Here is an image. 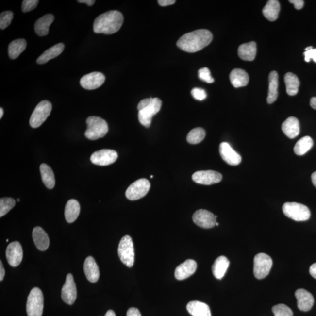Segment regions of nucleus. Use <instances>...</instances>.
<instances>
[{
  "label": "nucleus",
  "mask_w": 316,
  "mask_h": 316,
  "mask_svg": "<svg viewBox=\"0 0 316 316\" xmlns=\"http://www.w3.org/2000/svg\"><path fill=\"white\" fill-rule=\"evenodd\" d=\"M238 53L239 57L244 61H254L257 54V44L253 41L242 44L238 48Z\"/></svg>",
  "instance_id": "nucleus-25"
},
{
  "label": "nucleus",
  "mask_w": 316,
  "mask_h": 316,
  "mask_svg": "<svg viewBox=\"0 0 316 316\" xmlns=\"http://www.w3.org/2000/svg\"><path fill=\"white\" fill-rule=\"evenodd\" d=\"M313 141L310 136H306L297 142L294 147V152L297 155H303L312 149Z\"/></svg>",
  "instance_id": "nucleus-35"
},
{
  "label": "nucleus",
  "mask_w": 316,
  "mask_h": 316,
  "mask_svg": "<svg viewBox=\"0 0 316 316\" xmlns=\"http://www.w3.org/2000/svg\"><path fill=\"white\" fill-rule=\"evenodd\" d=\"M284 83L286 86V92L289 96L297 95L300 86V81L298 76L291 72L284 75Z\"/></svg>",
  "instance_id": "nucleus-32"
},
{
  "label": "nucleus",
  "mask_w": 316,
  "mask_h": 316,
  "mask_svg": "<svg viewBox=\"0 0 316 316\" xmlns=\"http://www.w3.org/2000/svg\"><path fill=\"white\" fill-rule=\"evenodd\" d=\"M150 184L146 179H140L133 182L128 187L125 196L130 200H137L149 193Z\"/></svg>",
  "instance_id": "nucleus-10"
},
{
  "label": "nucleus",
  "mask_w": 316,
  "mask_h": 316,
  "mask_svg": "<svg viewBox=\"0 0 316 316\" xmlns=\"http://www.w3.org/2000/svg\"><path fill=\"white\" fill-rule=\"evenodd\" d=\"M213 35L207 30H198L184 34L179 39L177 46L182 50L195 53L203 50L212 42Z\"/></svg>",
  "instance_id": "nucleus-1"
},
{
  "label": "nucleus",
  "mask_w": 316,
  "mask_h": 316,
  "mask_svg": "<svg viewBox=\"0 0 316 316\" xmlns=\"http://www.w3.org/2000/svg\"><path fill=\"white\" fill-rule=\"evenodd\" d=\"M6 257L11 266L16 267L21 264L23 257V251L21 244L18 241L13 242L7 247Z\"/></svg>",
  "instance_id": "nucleus-15"
},
{
  "label": "nucleus",
  "mask_w": 316,
  "mask_h": 316,
  "mask_svg": "<svg viewBox=\"0 0 316 316\" xmlns=\"http://www.w3.org/2000/svg\"><path fill=\"white\" fill-rule=\"evenodd\" d=\"M81 206L79 202L75 199H70L67 202L65 209V217L67 223H72L75 221L80 214Z\"/></svg>",
  "instance_id": "nucleus-29"
},
{
  "label": "nucleus",
  "mask_w": 316,
  "mask_h": 316,
  "mask_svg": "<svg viewBox=\"0 0 316 316\" xmlns=\"http://www.w3.org/2000/svg\"><path fill=\"white\" fill-rule=\"evenodd\" d=\"M218 225H219V224H218V223H216V226H218Z\"/></svg>",
  "instance_id": "nucleus-55"
},
{
  "label": "nucleus",
  "mask_w": 316,
  "mask_h": 316,
  "mask_svg": "<svg viewBox=\"0 0 316 316\" xmlns=\"http://www.w3.org/2000/svg\"><path fill=\"white\" fill-rule=\"evenodd\" d=\"M186 309L193 316H212L209 306L201 301H190L187 304Z\"/></svg>",
  "instance_id": "nucleus-24"
},
{
  "label": "nucleus",
  "mask_w": 316,
  "mask_h": 316,
  "mask_svg": "<svg viewBox=\"0 0 316 316\" xmlns=\"http://www.w3.org/2000/svg\"><path fill=\"white\" fill-rule=\"evenodd\" d=\"M199 78L202 81L207 83H212L214 82L215 80L211 76L210 71L207 67L201 68L198 71Z\"/></svg>",
  "instance_id": "nucleus-40"
},
{
  "label": "nucleus",
  "mask_w": 316,
  "mask_h": 316,
  "mask_svg": "<svg viewBox=\"0 0 316 316\" xmlns=\"http://www.w3.org/2000/svg\"><path fill=\"white\" fill-rule=\"evenodd\" d=\"M162 101L159 98L142 100L138 105V119L144 127L149 128L153 116L160 111Z\"/></svg>",
  "instance_id": "nucleus-3"
},
{
  "label": "nucleus",
  "mask_w": 316,
  "mask_h": 316,
  "mask_svg": "<svg viewBox=\"0 0 316 316\" xmlns=\"http://www.w3.org/2000/svg\"><path fill=\"white\" fill-rule=\"evenodd\" d=\"M118 253L122 263L131 267L134 264V247L132 237L125 235L119 242Z\"/></svg>",
  "instance_id": "nucleus-7"
},
{
  "label": "nucleus",
  "mask_w": 316,
  "mask_h": 316,
  "mask_svg": "<svg viewBox=\"0 0 316 316\" xmlns=\"http://www.w3.org/2000/svg\"><path fill=\"white\" fill-rule=\"evenodd\" d=\"M273 262L268 255L264 253L255 255L254 260V274L258 280H262L269 275Z\"/></svg>",
  "instance_id": "nucleus-9"
},
{
  "label": "nucleus",
  "mask_w": 316,
  "mask_h": 316,
  "mask_svg": "<svg viewBox=\"0 0 316 316\" xmlns=\"http://www.w3.org/2000/svg\"><path fill=\"white\" fill-rule=\"evenodd\" d=\"M38 2V0H24L22 4V11L24 13H28L35 9Z\"/></svg>",
  "instance_id": "nucleus-41"
},
{
  "label": "nucleus",
  "mask_w": 316,
  "mask_h": 316,
  "mask_svg": "<svg viewBox=\"0 0 316 316\" xmlns=\"http://www.w3.org/2000/svg\"><path fill=\"white\" fill-rule=\"evenodd\" d=\"M223 176L221 173L214 170H201L192 175L193 181L196 183L211 185L219 183Z\"/></svg>",
  "instance_id": "nucleus-12"
},
{
  "label": "nucleus",
  "mask_w": 316,
  "mask_h": 316,
  "mask_svg": "<svg viewBox=\"0 0 316 316\" xmlns=\"http://www.w3.org/2000/svg\"><path fill=\"white\" fill-rule=\"evenodd\" d=\"M205 136H206V132L203 129L200 127L196 128L188 133L187 141L189 144H197L203 140Z\"/></svg>",
  "instance_id": "nucleus-36"
},
{
  "label": "nucleus",
  "mask_w": 316,
  "mask_h": 316,
  "mask_svg": "<svg viewBox=\"0 0 316 316\" xmlns=\"http://www.w3.org/2000/svg\"><path fill=\"white\" fill-rule=\"evenodd\" d=\"M105 77L100 72H92L83 76L80 81L82 87L87 90H95L102 86Z\"/></svg>",
  "instance_id": "nucleus-16"
},
{
  "label": "nucleus",
  "mask_w": 316,
  "mask_h": 316,
  "mask_svg": "<svg viewBox=\"0 0 316 316\" xmlns=\"http://www.w3.org/2000/svg\"><path fill=\"white\" fill-rule=\"evenodd\" d=\"M33 238L37 249L42 251L47 250L50 246V238L46 232L40 227L34 228Z\"/></svg>",
  "instance_id": "nucleus-21"
},
{
  "label": "nucleus",
  "mask_w": 316,
  "mask_h": 316,
  "mask_svg": "<svg viewBox=\"0 0 316 316\" xmlns=\"http://www.w3.org/2000/svg\"><path fill=\"white\" fill-rule=\"evenodd\" d=\"M5 276V269L1 261H0V281L3 280Z\"/></svg>",
  "instance_id": "nucleus-48"
},
{
  "label": "nucleus",
  "mask_w": 316,
  "mask_h": 316,
  "mask_svg": "<svg viewBox=\"0 0 316 316\" xmlns=\"http://www.w3.org/2000/svg\"><path fill=\"white\" fill-rule=\"evenodd\" d=\"M299 309L303 312H308L312 308L315 300L313 295L304 289H298L295 292Z\"/></svg>",
  "instance_id": "nucleus-18"
},
{
  "label": "nucleus",
  "mask_w": 316,
  "mask_h": 316,
  "mask_svg": "<svg viewBox=\"0 0 316 316\" xmlns=\"http://www.w3.org/2000/svg\"><path fill=\"white\" fill-rule=\"evenodd\" d=\"M229 260L224 256H220L216 259L212 266L213 274L215 277L221 280L229 268Z\"/></svg>",
  "instance_id": "nucleus-28"
},
{
  "label": "nucleus",
  "mask_w": 316,
  "mask_h": 316,
  "mask_svg": "<svg viewBox=\"0 0 316 316\" xmlns=\"http://www.w3.org/2000/svg\"><path fill=\"white\" fill-rule=\"evenodd\" d=\"M43 293L38 287H34L28 296L27 312L28 316H42L44 310Z\"/></svg>",
  "instance_id": "nucleus-6"
},
{
  "label": "nucleus",
  "mask_w": 316,
  "mask_h": 316,
  "mask_svg": "<svg viewBox=\"0 0 316 316\" xmlns=\"http://www.w3.org/2000/svg\"><path fill=\"white\" fill-rule=\"evenodd\" d=\"M16 200L13 198H4L0 200V217L7 214V213L15 206Z\"/></svg>",
  "instance_id": "nucleus-37"
},
{
  "label": "nucleus",
  "mask_w": 316,
  "mask_h": 316,
  "mask_svg": "<svg viewBox=\"0 0 316 316\" xmlns=\"http://www.w3.org/2000/svg\"><path fill=\"white\" fill-rule=\"evenodd\" d=\"M312 181L313 185L316 187V172L313 173L312 175Z\"/></svg>",
  "instance_id": "nucleus-51"
},
{
  "label": "nucleus",
  "mask_w": 316,
  "mask_h": 316,
  "mask_svg": "<svg viewBox=\"0 0 316 316\" xmlns=\"http://www.w3.org/2000/svg\"><path fill=\"white\" fill-rule=\"evenodd\" d=\"M191 94L193 98L199 101H203L207 98L206 91L201 89V88H194L192 90Z\"/></svg>",
  "instance_id": "nucleus-42"
},
{
  "label": "nucleus",
  "mask_w": 316,
  "mask_h": 316,
  "mask_svg": "<svg viewBox=\"0 0 316 316\" xmlns=\"http://www.w3.org/2000/svg\"><path fill=\"white\" fill-rule=\"evenodd\" d=\"M17 201L19 202L20 201V199H17Z\"/></svg>",
  "instance_id": "nucleus-56"
},
{
  "label": "nucleus",
  "mask_w": 316,
  "mask_h": 316,
  "mask_svg": "<svg viewBox=\"0 0 316 316\" xmlns=\"http://www.w3.org/2000/svg\"><path fill=\"white\" fill-rule=\"evenodd\" d=\"M27 42L24 39L14 40L8 46V55L11 59H16L26 49Z\"/></svg>",
  "instance_id": "nucleus-34"
},
{
  "label": "nucleus",
  "mask_w": 316,
  "mask_h": 316,
  "mask_svg": "<svg viewBox=\"0 0 316 316\" xmlns=\"http://www.w3.org/2000/svg\"><path fill=\"white\" fill-rule=\"evenodd\" d=\"M219 151L222 159L227 164L232 166H237L241 162V156L235 151L231 145L227 142H222L219 148Z\"/></svg>",
  "instance_id": "nucleus-17"
},
{
  "label": "nucleus",
  "mask_w": 316,
  "mask_h": 316,
  "mask_svg": "<svg viewBox=\"0 0 316 316\" xmlns=\"http://www.w3.org/2000/svg\"><path fill=\"white\" fill-rule=\"evenodd\" d=\"M281 6L277 0H269L267 2L263 10L264 16L270 21H275L278 18Z\"/></svg>",
  "instance_id": "nucleus-30"
},
{
  "label": "nucleus",
  "mask_w": 316,
  "mask_h": 316,
  "mask_svg": "<svg viewBox=\"0 0 316 316\" xmlns=\"http://www.w3.org/2000/svg\"><path fill=\"white\" fill-rule=\"evenodd\" d=\"M304 55L305 57L304 60H305L306 62H309L312 59L313 61L316 63V49L312 48L311 50L305 51L304 52Z\"/></svg>",
  "instance_id": "nucleus-43"
},
{
  "label": "nucleus",
  "mask_w": 316,
  "mask_h": 316,
  "mask_svg": "<svg viewBox=\"0 0 316 316\" xmlns=\"http://www.w3.org/2000/svg\"><path fill=\"white\" fill-rule=\"evenodd\" d=\"M310 105L313 109L316 110V97L310 99Z\"/></svg>",
  "instance_id": "nucleus-50"
},
{
  "label": "nucleus",
  "mask_w": 316,
  "mask_h": 316,
  "mask_svg": "<svg viewBox=\"0 0 316 316\" xmlns=\"http://www.w3.org/2000/svg\"><path fill=\"white\" fill-rule=\"evenodd\" d=\"M158 2L161 6L166 7L168 6V5L174 4L176 1L175 0H159Z\"/></svg>",
  "instance_id": "nucleus-46"
},
{
  "label": "nucleus",
  "mask_w": 316,
  "mask_h": 316,
  "mask_svg": "<svg viewBox=\"0 0 316 316\" xmlns=\"http://www.w3.org/2000/svg\"><path fill=\"white\" fill-rule=\"evenodd\" d=\"M104 316H116V315L113 310H110L109 311H107L106 314H105Z\"/></svg>",
  "instance_id": "nucleus-52"
},
{
  "label": "nucleus",
  "mask_w": 316,
  "mask_h": 316,
  "mask_svg": "<svg viewBox=\"0 0 316 316\" xmlns=\"http://www.w3.org/2000/svg\"><path fill=\"white\" fill-rule=\"evenodd\" d=\"M197 263L193 260H187L176 267L175 272V278L178 280H184L189 278L196 272Z\"/></svg>",
  "instance_id": "nucleus-19"
},
{
  "label": "nucleus",
  "mask_w": 316,
  "mask_h": 316,
  "mask_svg": "<svg viewBox=\"0 0 316 316\" xmlns=\"http://www.w3.org/2000/svg\"><path fill=\"white\" fill-rule=\"evenodd\" d=\"M272 311L275 316H293V312L288 306L279 304L272 307Z\"/></svg>",
  "instance_id": "nucleus-38"
},
{
  "label": "nucleus",
  "mask_w": 316,
  "mask_h": 316,
  "mask_svg": "<svg viewBox=\"0 0 316 316\" xmlns=\"http://www.w3.org/2000/svg\"><path fill=\"white\" fill-rule=\"evenodd\" d=\"M283 210L286 217L295 221H307L310 217L309 208L305 205L296 203V202H287L284 203L283 207Z\"/></svg>",
  "instance_id": "nucleus-5"
},
{
  "label": "nucleus",
  "mask_w": 316,
  "mask_h": 316,
  "mask_svg": "<svg viewBox=\"0 0 316 316\" xmlns=\"http://www.w3.org/2000/svg\"><path fill=\"white\" fill-rule=\"evenodd\" d=\"M312 48H313L312 47H307V48H306V49H305V51H307V50H311V49H312Z\"/></svg>",
  "instance_id": "nucleus-54"
},
{
  "label": "nucleus",
  "mask_w": 316,
  "mask_h": 316,
  "mask_svg": "<svg viewBox=\"0 0 316 316\" xmlns=\"http://www.w3.org/2000/svg\"><path fill=\"white\" fill-rule=\"evenodd\" d=\"M153 178V176L152 175L150 176V178Z\"/></svg>",
  "instance_id": "nucleus-57"
},
{
  "label": "nucleus",
  "mask_w": 316,
  "mask_h": 316,
  "mask_svg": "<svg viewBox=\"0 0 316 316\" xmlns=\"http://www.w3.org/2000/svg\"><path fill=\"white\" fill-rule=\"evenodd\" d=\"M309 272L310 275L312 276V277L316 280V263L313 264L310 267Z\"/></svg>",
  "instance_id": "nucleus-47"
},
{
  "label": "nucleus",
  "mask_w": 316,
  "mask_h": 316,
  "mask_svg": "<svg viewBox=\"0 0 316 316\" xmlns=\"http://www.w3.org/2000/svg\"><path fill=\"white\" fill-rule=\"evenodd\" d=\"M86 124L87 127L85 136L90 140L104 137L109 131L107 122L99 116H89L86 119Z\"/></svg>",
  "instance_id": "nucleus-4"
},
{
  "label": "nucleus",
  "mask_w": 316,
  "mask_h": 316,
  "mask_svg": "<svg viewBox=\"0 0 316 316\" xmlns=\"http://www.w3.org/2000/svg\"><path fill=\"white\" fill-rule=\"evenodd\" d=\"M127 316H141V314L138 309L132 307L128 310Z\"/></svg>",
  "instance_id": "nucleus-45"
},
{
  "label": "nucleus",
  "mask_w": 316,
  "mask_h": 316,
  "mask_svg": "<svg viewBox=\"0 0 316 316\" xmlns=\"http://www.w3.org/2000/svg\"><path fill=\"white\" fill-rule=\"evenodd\" d=\"M230 79L234 87H244L249 83V76L244 70L235 69L231 72Z\"/></svg>",
  "instance_id": "nucleus-26"
},
{
  "label": "nucleus",
  "mask_w": 316,
  "mask_h": 316,
  "mask_svg": "<svg viewBox=\"0 0 316 316\" xmlns=\"http://www.w3.org/2000/svg\"><path fill=\"white\" fill-rule=\"evenodd\" d=\"M290 3L294 5L295 8L297 10H300L304 6V2L303 0H290Z\"/></svg>",
  "instance_id": "nucleus-44"
},
{
  "label": "nucleus",
  "mask_w": 316,
  "mask_h": 316,
  "mask_svg": "<svg viewBox=\"0 0 316 316\" xmlns=\"http://www.w3.org/2000/svg\"><path fill=\"white\" fill-rule=\"evenodd\" d=\"M84 272L88 281L95 283L99 280L100 271L98 264L92 257H88L84 263Z\"/></svg>",
  "instance_id": "nucleus-20"
},
{
  "label": "nucleus",
  "mask_w": 316,
  "mask_h": 316,
  "mask_svg": "<svg viewBox=\"0 0 316 316\" xmlns=\"http://www.w3.org/2000/svg\"><path fill=\"white\" fill-rule=\"evenodd\" d=\"M118 158V153L115 150L104 149L94 152L90 157L93 164L99 166H108L115 162Z\"/></svg>",
  "instance_id": "nucleus-11"
},
{
  "label": "nucleus",
  "mask_w": 316,
  "mask_h": 316,
  "mask_svg": "<svg viewBox=\"0 0 316 316\" xmlns=\"http://www.w3.org/2000/svg\"><path fill=\"white\" fill-rule=\"evenodd\" d=\"M62 299L67 304L72 305L77 298V289L73 277L71 273L67 276L66 281L62 289Z\"/></svg>",
  "instance_id": "nucleus-14"
},
{
  "label": "nucleus",
  "mask_w": 316,
  "mask_h": 316,
  "mask_svg": "<svg viewBox=\"0 0 316 316\" xmlns=\"http://www.w3.org/2000/svg\"><path fill=\"white\" fill-rule=\"evenodd\" d=\"M282 130L287 137L293 139L300 133V124L298 119L294 116H290L283 122Z\"/></svg>",
  "instance_id": "nucleus-22"
},
{
  "label": "nucleus",
  "mask_w": 316,
  "mask_h": 316,
  "mask_svg": "<svg viewBox=\"0 0 316 316\" xmlns=\"http://www.w3.org/2000/svg\"><path fill=\"white\" fill-rule=\"evenodd\" d=\"M55 19L52 14H48L40 18L35 22V31L39 36H44L49 33L50 27Z\"/></svg>",
  "instance_id": "nucleus-23"
},
{
  "label": "nucleus",
  "mask_w": 316,
  "mask_h": 316,
  "mask_svg": "<svg viewBox=\"0 0 316 316\" xmlns=\"http://www.w3.org/2000/svg\"><path fill=\"white\" fill-rule=\"evenodd\" d=\"M42 182L48 189H52L55 185V179L52 169L47 164H42L40 166Z\"/></svg>",
  "instance_id": "nucleus-33"
},
{
  "label": "nucleus",
  "mask_w": 316,
  "mask_h": 316,
  "mask_svg": "<svg viewBox=\"0 0 316 316\" xmlns=\"http://www.w3.org/2000/svg\"><path fill=\"white\" fill-rule=\"evenodd\" d=\"M124 17L118 11H109L101 14L94 22L93 30L96 33L111 35L120 29L123 24Z\"/></svg>",
  "instance_id": "nucleus-2"
},
{
  "label": "nucleus",
  "mask_w": 316,
  "mask_h": 316,
  "mask_svg": "<svg viewBox=\"0 0 316 316\" xmlns=\"http://www.w3.org/2000/svg\"><path fill=\"white\" fill-rule=\"evenodd\" d=\"M4 115V110L2 109V108L1 107V109H0V118H2V116H3Z\"/></svg>",
  "instance_id": "nucleus-53"
},
{
  "label": "nucleus",
  "mask_w": 316,
  "mask_h": 316,
  "mask_svg": "<svg viewBox=\"0 0 316 316\" xmlns=\"http://www.w3.org/2000/svg\"><path fill=\"white\" fill-rule=\"evenodd\" d=\"M79 3H85L89 5V6H92L96 2L95 0H78Z\"/></svg>",
  "instance_id": "nucleus-49"
},
{
  "label": "nucleus",
  "mask_w": 316,
  "mask_h": 316,
  "mask_svg": "<svg viewBox=\"0 0 316 316\" xmlns=\"http://www.w3.org/2000/svg\"><path fill=\"white\" fill-rule=\"evenodd\" d=\"M278 75L275 71L270 72L269 76V90L267 95V103L272 104L274 102L278 96Z\"/></svg>",
  "instance_id": "nucleus-31"
},
{
  "label": "nucleus",
  "mask_w": 316,
  "mask_h": 316,
  "mask_svg": "<svg viewBox=\"0 0 316 316\" xmlns=\"http://www.w3.org/2000/svg\"><path fill=\"white\" fill-rule=\"evenodd\" d=\"M52 109V104L49 101L43 100L40 102L31 116V127L36 129L41 126L50 116Z\"/></svg>",
  "instance_id": "nucleus-8"
},
{
  "label": "nucleus",
  "mask_w": 316,
  "mask_h": 316,
  "mask_svg": "<svg viewBox=\"0 0 316 316\" xmlns=\"http://www.w3.org/2000/svg\"><path fill=\"white\" fill-rule=\"evenodd\" d=\"M193 221L197 226L203 229H211L216 226V218L212 213L206 210L196 211L193 215Z\"/></svg>",
  "instance_id": "nucleus-13"
},
{
  "label": "nucleus",
  "mask_w": 316,
  "mask_h": 316,
  "mask_svg": "<svg viewBox=\"0 0 316 316\" xmlns=\"http://www.w3.org/2000/svg\"><path fill=\"white\" fill-rule=\"evenodd\" d=\"M14 14L12 11H7L2 12L0 16V28L4 30L11 23L13 19Z\"/></svg>",
  "instance_id": "nucleus-39"
},
{
  "label": "nucleus",
  "mask_w": 316,
  "mask_h": 316,
  "mask_svg": "<svg viewBox=\"0 0 316 316\" xmlns=\"http://www.w3.org/2000/svg\"><path fill=\"white\" fill-rule=\"evenodd\" d=\"M64 48L65 45L62 43L54 45L39 57L37 59V63L40 65L46 64L50 60L55 58L57 56L61 55L63 51H64Z\"/></svg>",
  "instance_id": "nucleus-27"
},
{
  "label": "nucleus",
  "mask_w": 316,
  "mask_h": 316,
  "mask_svg": "<svg viewBox=\"0 0 316 316\" xmlns=\"http://www.w3.org/2000/svg\"><path fill=\"white\" fill-rule=\"evenodd\" d=\"M8 241H9V240H6L7 242H8Z\"/></svg>",
  "instance_id": "nucleus-58"
}]
</instances>
